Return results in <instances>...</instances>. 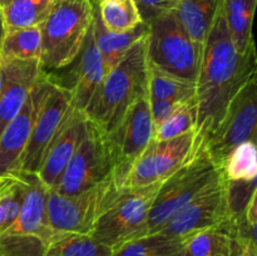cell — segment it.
<instances>
[{
    "label": "cell",
    "mask_w": 257,
    "mask_h": 256,
    "mask_svg": "<svg viewBox=\"0 0 257 256\" xmlns=\"http://www.w3.org/2000/svg\"><path fill=\"white\" fill-rule=\"evenodd\" d=\"M256 77V49L238 54L220 4L202 48L196 82L197 130L203 141L212 133L238 90Z\"/></svg>",
    "instance_id": "1"
},
{
    "label": "cell",
    "mask_w": 257,
    "mask_h": 256,
    "mask_svg": "<svg viewBox=\"0 0 257 256\" xmlns=\"http://www.w3.org/2000/svg\"><path fill=\"white\" fill-rule=\"evenodd\" d=\"M92 27L95 45H97L98 52L102 57L107 72H109L114 65H117L119 60L124 57L125 53L130 50V48L138 39L145 37L148 32V27L145 23H142L135 30H131L127 33L110 32L103 25L102 20H100L99 14H98L97 3H95Z\"/></svg>",
    "instance_id": "18"
},
{
    "label": "cell",
    "mask_w": 257,
    "mask_h": 256,
    "mask_svg": "<svg viewBox=\"0 0 257 256\" xmlns=\"http://www.w3.org/2000/svg\"><path fill=\"white\" fill-rule=\"evenodd\" d=\"M147 90L150 99L183 102L196 97V83L148 64Z\"/></svg>",
    "instance_id": "24"
},
{
    "label": "cell",
    "mask_w": 257,
    "mask_h": 256,
    "mask_svg": "<svg viewBox=\"0 0 257 256\" xmlns=\"http://www.w3.org/2000/svg\"><path fill=\"white\" fill-rule=\"evenodd\" d=\"M147 27L148 64L197 82L203 45L191 39L172 12L156 18Z\"/></svg>",
    "instance_id": "5"
},
{
    "label": "cell",
    "mask_w": 257,
    "mask_h": 256,
    "mask_svg": "<svg viewBox=\"0 0 257 256\" xmlns=\"http://www.w3.org/2000/svg\"><path fill=\"white\" fill-rule=\"evenodd\" d=\"M70 104L72 94L69 88L52 79L47 97L40 108L24 152L20 157L17 172L37 175L44 158L45 151L64 120Z\"/></svg>",
    "instance_id": "13"
},
{
    "label": "cell",
    "mask_w": 257,
    "mask_h": 256,
    "mask_svg": "<svg viewBox=\"0 0 257 256\" xmlns=\"http://www.w3.org/2000/svg\"><path fill=\"white\" fill-rule=\"evenodd\" d=\"M257 0H221L231 39L238 54L246 55L255 49L252 22Z\"/></svg>",
    "instance_id": "19"
},
{
    "label": "cell",
    "mask_w": 257,
    "mask_h": 256,
    "mask_svg": "<svg viewBox=\"0 0 257 256\" xmlns=\"http://www.w3.org/2000/svg\"><path fill=\"white\" fill-rule=\"evenodd\" d=\"M226 190H227L228 211H230V221L241 217L245 213L248 202L253 195L257 193L256 180L252 181H227L226 180Z\"/></svg>",
    "instance_id": "34"
},
{
    "label": "cell",
    "mask_w": 257,
    "mask_h": 256,
    "mask_svg": "<svg viewBox=\"0 0 257 256\" xmlns=\"http://www.w3.org/2000/svg\"><path fill=\"white\" fill-rule=\"evenodd\" d=\"M197 124V102L196 97L178 102L170 115L155 128L157 141H167L186 132L196 130Z\"/></svg>",
    "instance_id": "30"
},
{
    "label": "cell",
    "mask_w": 257,
    "mask_h": 256,
    "mask_svg": "<svg viewBox=\"0 0 257 256\" xmlns=\"http://www.w3.org/2000/svg\"><path fill=\"white\" fill-rule=\"evenodd\" d=\"M153 137L155 124L147 93L138 97L128 107L117 127L105 136L112 173L123 186L132 166Z\"/></svg>",
    "instance_id": "9"
},
{
    "label": "cell",
    "mask_w": 257,
    "mask_h": 256,
    "mask_svg": "<svg viewBox=\"0 0 257 256\" xmlns=\"http://www.w3.org/2000/svg\"><path fill=\"white\" fill-rule=\"evenodd\" d=\"M28 185L19 216L12 227L4 233H23L42 238L45 243L54 231L48 218V193L49 188L39 180L35 173H25Z\"/></svg>",
    "instance_id": "17"
},
{
    "label": "cell",
    "mask_w": 257,
    "mask_h": 256,
    "mask_svg": "<svg viewBox=\"0 0 257 256\" xmlns=\"http://www.w3.org/2000/svg\"><path fill=\"white\" fill-rule=\"evenodd\" d=\"M0 256H47V243L37 236L0 233Z\"/></svg>",
    "instance_id": "32"
},
{
    "label": "cell",
    "mask_w": 257,
    "mask_h": 256,
    "mask_svg": "<svg viewBox=\"0 0 257 256\" xmlns=\"http://www.w3.org/2000/svg\"><path fill=\"white\" fill-rule=\"evenodd\" d=\"M55 0H0L4 33L19 28L39 27Z\"/></svg>",
    "instance_id": "22"
},
{
    "label": "cell",
    "mask_w": 257,
    "mask_h": 256,
    "mask_svg": "<svg viewBox=\"0 0 257 256\" xmlns=\"http://www.w3.org/2000/svg\"><path fill=\"white\" fill-rule=\"evenodd\" d=\"M98 14L103 25L113 33H127L142 24L136 0H99Z\"/></svg>",
    "instance_id": "27"
},
{
    "label": "cell",
    "mask_w": 257,
    "mask_h": 256,
    "mask_svg": "<svg viewBox=\"0 0 257 256\" xmlns=\"http://www.w3.org/2000/svg\"><path fill=\"white\" fill-rule=\"evenodd\" d=\"M52 79L45 70L40 73L23 107L0 135V176L17 172L20 157L47 97Z\"/></svg>",
    "instance_id": "14"
},
{
    "label": "cell",
    "mask_w": 257,
    "mask_h": 256,
    "mask_svg": "<svg viewBox=\"0 0 257 256\" xmlns=\"http://www.w3.org/2000/svg\"><path fill=\"white\" fill-rule=\"evenodd\" d=\"M124 188L113 173L102 182L73 196L59 195L49 188L48 218L50 227L57 232L90 235L98 218Z\"/></svg>",
    "instance_id": "6"
},
{
    "label": "cell",
    "mask_w": 257,
    "mask_h": 256,
    "mask_svg": "<svg viewBox=\"0 0 257 256\" xmlns=\"http://www.w3.org/2000/svg\"><path fill=\"white\" fill-rule=\"evenodd\" d=\"M43 68L39 60L0 59V94L12 83L24 78L38 77Z\"/></svg>",
    "instance_id": "33"
},
{
    "label": "cell",
    "mask_w": 257,
    "mask_h": 256,
    "mask_svg": "<svg viewBox=\"0 0 257 256\" xmlns=\"http://www.w3.org/2000/svg\"><path fill=\"white\" fill-rule=\"evenodd\" d=\"M110 175L112 162L105 136L88 120L82 142L50 190L63 196H73L102 182Z\"/></svg>",
    "instance_id": "11"
},
{
    "label": "cell",
    "mask_w": 257,
    "mask_h": 256,
    "mask_svg": "<svg viewBox=\"0 0 257 256\" xmlns=\"http://www.w3.org/2000/svg\"><path fill=\"white\" fill-rule=\"evenodd\" d=\"M222 175L227 181H252L257 176L256 141H246L233 148L223 161Z\"/></svg>",
    "instance_id": "29"
},
{
    "label": "cell",
    "mask_w": 257,
    "mask_h": 256,
    "mask_svg": "<svg viewBox=\"0 0 257 256\" xmlns=\"http://www.w3.org/2000/svg\"><path fill=\"white\" fill-rule=\"evenodd\" d=\"M236 256H257V250L251 247H241L238 248Z\"/></svg>",
    "instance_id": "37"
},
{
    "label": "cell",
    "mask_w": 257,
    "mask_h": 256,
    "mask_svg": "<svg viewBox=\"0 0 257 256\" xmlns=\"http://www.w3.org/2000/svg\"><path fill=\"white\" fill-rule=\"evenodd\" d=\"M75 60L77 68L74 70V83L68 88L72 94V105L85 114V110L100 89L108 73L95 45L92 25Z\"/></svg>",
    "instance_id": "16"
},
{
    "label": "cell",
    "mask_w": 257,
    "mask_h": 256,
    "mask_svg": "<svg viewBox=\"0 0 257 256\" xmlns=\"http://www.w3.org/2000/svg\"><path fill=\"white\" fill-rule=\"evenodd\" d=\"M92 2L93 3H98V2H99V0H92Z\"/></svg>",
    "instance_id": "40"
},
{
    "label": "cell",
    "mask_w": 257,
    "mask_h": 256,
    "mask_svg": "<svg viewBox=\"0 0 257 256\" xmlns=\"http://www.w3.org/2000/svg\"><path fill=\"white\" fill-rule=\"evenodd\" d=\"M161 183L145 188H124L98 218L90 236L115 250L123 243L147 235L151 206Z\"/></svg>",
    "instance_id": "7"
},
{
    "label": "cell",
    "mask_w": 257,
    "mask_h": 256,
    "mask_svg": "<svg viewBox=\"0 0 257 256\" xmlns=\"http://www.w3.org/2000/svg\"><path fill=\"white\" fill-rule=\"evenodd\" d=\"M222 177V170L208 155L205 143L195 157L161 183L151 206L147 235L156 233L180 208Z\"/></svg>",
    "instance_id": "4"
},
{
    "label": "cell",
    "mask_w": 257,
    "mask_h": 256,
    "mask_svg": "<svg viewBox=\"0 0 257 256\" xmlns=\"http://www.w3.org/2000/svg\"><path fill=\"white\" fill-rule=\"evenodd\" d=\"M181 0H136L141 19L145 24H148L156 18L173 12Z\"/></svg>",
    "instance_id": "35"
},
{
    "label": "cell",
    "mask_w": 257,
    "mask_h": 256,
    "mask_svg": "<svg viewBox=\"0 0 257 256\" xmlns=\"http://www.w3.org/2000/svg\"><path fill=\"white\" fill-rule=\"evenodd\" d=\"M94 8L92 0H55L39 25L43 70L60 69L74 62L92 25Z\"/></svg>",
    "instance_id": "3"
},
{
    "label": "cell",
    "mask_w": 257,
    "mask_h": 256,
    "mask_svg": "<svg viewBox=\"0 0 257 256\" xmlns=\"http://www.w3.org/2000/svg\"><path fill=\"white\" fill-rule=\"evenodd\" d=\"M220 4L221 0H181L172 13L191 39L203 45Z\"/></svg>",
    "instance_id": "21"
},
{
    "label": "cell",
    "mask_w": 257,
    "mask_h": 256,
    "mask_svg": "<svg viewBox=\"0 0 257 256\" xmlns=\"http://www.w3.org/2000/svg\"><path fill=\"white\" fill-rule=\"evenodd\" d=\"M3 37H4V27H3L2 17H0V45H2V40H3Z\"/></svg>",
    "instance_id": "38"
},
{
    "label": "cell",
    "mask_w": 257,
    "mask_h": 256,
    "mask_svg": "<svg viewBox=\"0 0 257 256\" xmlns=\"http://www.w3.org/2000/svg\"><path fill=\"white\" fill-rule=\"evenodd\" d=\"M87 115L70 104L64 120L45 151L44 158L37 176L47 186L53 188L70 158L77 151L87 131Z\"/></svg>",
    "instance_id": "15"
},
{
    "label": "cell",
    "mask_w": 257,
    "mask_h": 256,
    "mask_svg": "<svg viewBox=\"0 0 257 256\" xmlns=\"http://www.w3.org/2000/svg\"><path fill=\"white\" fill-rule=\"evenodd\" d=\"M42 57V34L39 27L19 28L4 33L0 45V59L39 60Z\"/></svg>",
    "instance_id": "25"
},
{
    "label": "cell",
    "mask_w": 257,
    "mask_h": 256,
    "mask_svg": "<svg viewBox=\"0 0 257 256\" xmlns=\"http://www.w3.org/2000/svg\"><path fill=\"white\" fill-rule=\"evenodd\" d=\"M203 143L197 130L167 141L153 137L125 177V188L137 190L163 182L192 160Z\"/></svg>",
    "instance_id": "8"
},
{
    "label": "cell",
    "mask_w": 257,
    "mask_h": 256,
    "mask_svg": "<svg viewBox=\"0 0 257 256\" xmlns=\"http://www.w3.org/2000/svg\"><path fill=\"white\" fill-rule=\"evenodd\" d=\"M183 248L190 256H236L238 251L230 220L191 235Z\"/></svg>",
    "instance_id": "20"
},
{
    "label": "cell",
    "mask_w": 257,
    "mask_h": 256,
    "mask_svg": "<svg viewBox=\"0 0 257 256\" xmlns=\"http://www.w3.org/2000/svg\"><path fill=\"white\" fill-rule=\"evenodd\" d=\"M230 220L225 177L201 191L177 211L158 232L185 241L193 233Z\"/></svg>",
    "instance_id": "12"
},
{
    "label": "cell",
    "mask_w": 257,
    "mask_h": 256,
    "mask_svg": "<svg viewBox=\"0 0 257 256\" xmlns=\"http://www.w3.org/2000/svg\"><path fill=\"white\" fill-rule=\"evenodd\" d=\"M147 34L130 48L105 75L103 84L85 110L88 120L104 136L112 132L128 107L147 94Z\"/></svg>",
    "instance_id": "2"
},
{
    "label": "cell",
    "mask_w": 257,
    "mask_h": 256,
    "mask_svg": "<svg viewBox=\"0 0 257 256\" xmlns=\"http://www.w3.org/2000/svg\"><path fill=\"white\" fill-rule=\"evenodd\" d=\"M27 185L25 173L0 176V233L9 230L19 216Z\"/></svg>",
    "instance_id": "26"
},
{
    "label": "cell",
    "mask_w": 257,
    "mask_h": 256,
    "mask_svg": "<svg viewBox=\"0 0 257 256\" xmlns=\"http://www.w3.org/2000/svg\"><path fill=\"white\" fill-rule=\"evenodd\" d=\"M182 247V240L156 232L123 243L112 256H175Z\"/></svg>",
    "instance_id": "28"
},
{
    "label": "cell",
    "mask_w": 257,
    "mask_h": 256,
    "mask_svg": "<svg viewBox=\"0 0 257 256\" xmlns=\"http://www.w3.org/2000/svg\"><path fill=\"white\" fill-rule=\"evenodd\" d=\"M257 79L251 78L232 98L217 127L205 140L213 162L221 167L231 151L246 141H256Z\"/></svg>",
    "instance_id": "10"
},
{
    "label": "cell",
    "mask_w": 257,
    "mask_h": 256,
    "mask_svg": "<svg viewBox=\"0 0 257 256\" xmlns=\"http://www.w3.org/2000/svg\"><path fill=\"white\" fill-rule=\"evenodd\" d=\"M109 246L90 235L75 232H57L47 242V256H112Z\"/></svg>",
    "instance_id": "23"
},
{
    "label": "cell",
    "mask_w": 257,
    "mask_h": 256,
    "mask_svg": "<svg viewBox=\"0 0 257 256\" xmlns=\"http://www.w3.org/2000/svg\"><path fill=\"white\" fill-rule=\"evenodd\" d=\"M150 109H151V115H152L153 124L155 128L157 125H160L168 115L172 113V110L175 109L176 104L178 102H173V100H163V99H150Z\"/></svg>",
    "instance_id": "36"
},
{
    "label": "cell",
    "mask_w": 257,
    "mask_h": 256,
    "mask_svg": "<svg viewBox=\"0 0 257 256\" xmlns=\"http://www.w3.org/2000/svg\"><path fill=\"white\" fill-rule=\"evenodd\" d=\"M175 256H190V255H188V253L186 252V251H185V248L182 247V250H181L180 252H178V253H176Z\"/></svg>",
    "instance_id": "39"
},
{
    "label": "cell",
    "mask_w": 257,
    "mask_h": 256,
    "mask_svg": "<svg viewBox=\"0 0 257 256\" xmlns=\"http://www.w3.org/2000/svg\"><path fill=\"white\" fill-rule=\"evenodd\" d=\"M38 77H30L17 80V82L12 83L0 94V135L5 130V127L12 122L13 118L18 114L20 108L23 107L30 89L34 85V83L37 82Z\"/></svg>",
    "instance_id": "31"
}]
</instances>
